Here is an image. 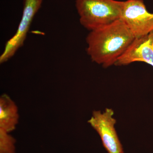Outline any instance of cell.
I'll return each mask as SVG.
<instances>
[{"mask_svg":"<svg viewBox=\"0 0 153 153\" xmlns=\"http://www.w3.org/2000/svg\"><path fill=\"white\" fill-rule=\"evenodd\" d=\"M135 39L124 22L120 19L90 31L86 37L88 55L105 68L115 65Z\"/></svg>","mask_w":153,"mask_h":153,"instance_id":"cell-1","label":"cell"},{"mask_svg":"<svg viewBox=\"0 0 153 153\" xmlns=\"http://www.w3.org/2000/svg\"><path fill=\"white\" fill-rule=\"evenodd\" d=\"M135 62H145L153 67V32L135 38L115 65L123 66Z\"/></svg>","mask_w":153,"mask_h":153,"instance_id":"cell-6","label":"cell"},{"mask_svg":"<svg viewBox=\"0 0 153 153\" xmlns=\"http://www.w3.org/2000/svg\"><path fill=\"white\" fill-rule=\"evenodd\" d=\"M19 110L16 103L7 94L0 98V129L10 133L19 123Z\"/></svg>","mask_w":153,"mask_h":153,"instance_id":"cell-7","label":"cell"},{"mask_svg":"<svg viewBox=\"0 0 153 153\" xmlns=\"http://www.w3.org/2000/svg\"><path fill=\"white\" fill-rule=\"evenodd\" d=\"M114 112L106 108L103 112L95 111L88 122L97 132L102 145L108 153H124L123 148L115 128L116 120L113 117Z\"/></svg>","mask_w":153,"mask_h":153,"instance_id":"cell-4","label":"cell"},{"mask_svg":"<svg viewBox=\"0 0 153 153\" xmlns=\"http://www.w3.org/2000/svg\"><path fill=\"white\" fill-rule=\"evenodd\" d=\"M16 142L10 133L0 129V153H16Z\"/></svg>","mask_w":153,"mask_h":153,"instance_id":"cell-8","label":"cell"},{"mask_svg":"<svg viewBox=\"0 0 153 153\" xmlns=\"http://www.w3.org/2000/svg\"><path fill=\"white\" fill-rule=\"evenodd\" d=\"M121 19L135 38H141L153 32V14L148 12L143 0H127Z\"/></svg>","mask_w":153,"mask_h":153,"instance_id":"cell-3","label":"cell"},{"mask_svg":"<svg viewBox=\"0 0 153 153\" xmlns=\"http://www.w3.org/2000/svg\"><path fill=\"white\" fill-rule=\"evenodd\" d=\"M80 24L90 31L120 19L124 1L116 0H76Z\"/></svg>","mask_w":153,"mask_h":153,"instance_id":"cell-2","label":"cell"},{"mask_svg":"<svg viewBox=\"0 0 153 153\" xmlns=\"http://www.w3.org/2000/svg\"><path fill=\"white\" fill-rule=\"evenodd\" d=\"M43 0H25L23 15L16 34L6 43L0 56L2 63L13 57L25 41L33 18L41 7Z\"/></svg>","mask_w":153,"mask_h":153,"instance_id":"cell-5","label":"cell"}]
</instances>
